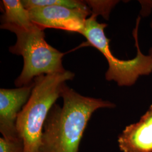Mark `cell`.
I'll use <instances>...</instances> for the list:
<instances>
[{"label":"cell","instance_id":"6da1fadb","mask_svg":"<svg viewBox=\"0 0 152 152\" xmlns=\"http://www.w3.org/2000/svg\"><path fill=\"white\" fill-rule=\"evenodd\" d=\"M63 105L55 104L44 125L39 152H78L88 122L98 109L114 108L101 99L84 96L65 84L60 94Z\"/></svg>","mask_w":152,"mask_h":152},{"label":"cell","instance_id":"7a4b0ae2","mask_svg":"<svg viewBox=\"0 0 152 152\" xmlns=\"http://www.w3.org/2000/svg\"><path fill=\"white\" fill-rule=\"evenodd\" d=\"M75 76L71 71H66L41 75L33 80L30 98L16 120V130L23 142V152H39L49 112L60 97L65 82L73 80Z\"/></svg>","mask_w":152,"mask_h":152},{"label":"cell","instance_id":"3957f363","mask_svg":"<svg viewBox=\"0 0 152 152\" xmlns=\"http://www.w3.org/2000/svg\"><path fill=\"white\" fill-rule=\"evenodd\" d=\"M1 28L15 34L16 43L9 48V51L12 54L22 55L24 59L23 70L15 81L16 87L30 85L41 75L66 71L62 64L65 53L47 43L43 28L36 24L27 29L7 24H1Z\"/></svg>","mask_w":152,"mask_h":152},{"label":"cell","instance_id":"277c9868","mask_svg":"<svg viewBox=\"0 0 152 152\" xmlns=\"http://www.w3.org/2000/svg\"><path fill=\"white\" fill-rule=\"evenodd\" d=\"M97 16L91 14L86 19L80 34L87 39L88 44L98 49L108 61L109 68L105 73L108 81H114L120 86L134 85L139 76L148 75L152 72V58L141 53L138 42V28L140 18L136 21V27L133 32L137 49L136 56L131 60L118 59L112 53L109 48L110 39L104 33L107 24L99 23Z\"/></svg>","mask_w":152,"mask_h":152},{"label":"cell","instance_id":"5b68a950","mask_svg":"<svg viewBox=\"0 0 152 152\" xmlns=\"http://www.w3.org/2000/svg\"><path fill=\"white\" fill-rule=\"evenodd\" d=\"M29 11L32 22L44 29L53 28L79 33L84 27L87 16L91 14L90 8L71 9L60 6L36 7Z\"/></svg>","mask_w":152,"mask_h":152},{"label":"cell","instance_id":"8992f818","mask_svg":"<svg viewBox=\"0 0 152 152\" xmlns=\"http://www.w3.org/2000/svg\"><path fill=\"white\" fill-rule=\"evenodd\" d=\"M33 87L31 84L16 88L0 90V132L6 139L19 137L16 120L23 107L27 103Z\"/></svg>","mask_w":152,"mask_h":152},{"label":"cell","instance_id":"52a82bcc","mask_svg":"<svg viewBox=\"0 0 152 152\" xmlns=\"http://www.w3.org/2000/svg\"><path fill=\"white\" fill-rule=\"evenodd\" d=\"M123 152H152V105L136 124L125 128L118 139Z\"/></svg>","mask_w":152,"mask_h":152},{"label":"cell","instance_id":"ba28073f","mask_svg":"<svg viewBox=\"0 0 152 152\" xmlns=\"http://www.w3.org/2000/svg\"><path fill=\"white\" fill-rule=\"evenodd\" d=\"M5 9L1 16V24L12 25L24 29H29L34 25L29 10L20 0H3Z\"/></svg>","mask_w":152,"mask_h":152},{"label":"cell","instance_id":"9c48e42d","mask_svg":"<svg viewBox=\"0 0 152 152\" xmlns=\"http://www.w3.org/2000/svg\"><path fill=\"white\" fill-rule=\"evenodd\" d=\"M22 4L28 10L36 7L60 6L71 9H87L90 7L86 2L77 0H23Z\"/></svg>","mask_w":152,"mask_h":152},{"label":"cell","instance_id":"30bf717a","mask_svg":"<svg viewBox=\"0 0 152 152\" xmlns=\"http://www.w3.org/2000/svg\"><path fill=\"white\" fill-rule=\"evenodd\" d=\"M86 4L92 8L91 14L98 16L99 14L103 15L105 18H108L109 14L112 8L117 1H87Z\"/></svg>","mask_w":152,"mask_h":152},{"label":"cell","instance_id":"8fae6325","mask_svg":"<svg viewBox=\"0 0 152 152\" xmlns=\"http://www.w3.org/2000/svg\"><path fill=\"white\" fill-rule=\"evenodd\" d=\"M24 145L19 137L15 139L0 138V152H23Z\"/></svg>","mask_w":152,"mask_h":152},{"label":"cell","instance_id":"7c38bea8","mask_svg":"<svg viewBox=\"0 0 152 152\" xmlns=\"http://www.w3.org/2000/svg\"><path fill=\"white\" fill-rule=\"evenodd\" d=\"M151 27L152 28V22L151 23ZM149 55L151 56L152 58V48L151 49H150V50H149Z\"/></svg>","mask_w":152,"mask_h":152}]
</instances>
